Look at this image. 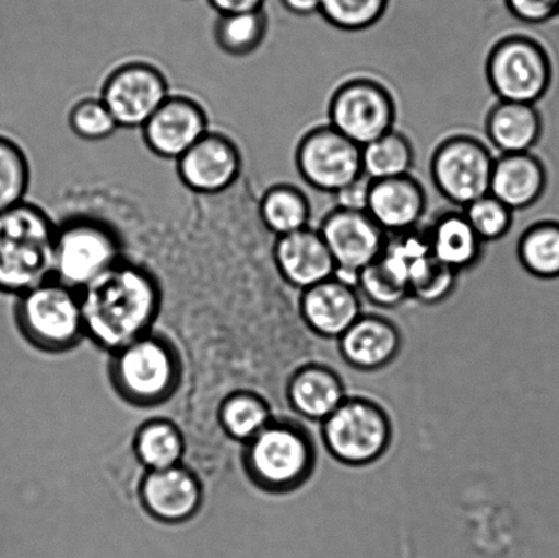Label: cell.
Masks as SVG:
<instances>
[{
  "label": "cell",
  "instance_id": "1",
  "mask_svg": "<svg viewBox=\"0 0 559 558\" xmlns=\"http://www.w3.org/2000/svg\"><path fill=\"white\" fill-rule=\"evenodd\" d=\"M80 297L86 341L108 355L155 331L164 304L155 273L126 257Z\"/></svg>",
  "mask_w": 559,
  "mask_h": 558
},
{
  "label": "cell",
  "instance_id": "2",
  "mask_svg": "<svg viewBox=\"0 0 559 558\" xmlns=\"http://www.w3.org/2000/svg\"><path fill=\"white\" fill-rule=\"evenodd\" d=\"M183 379L182 354L164 332L152 331L109 354V384L131 407L156 408L167 404L179 392Z\"/></svg>",
  "mask_w": 559,
  "mask_h": 558
},
{
  "label": "cell",
  "instance_id": "3",
  "mask_svg": "<svg viewBox=\"0 0 559 558\" xmlns=\"http://www.w3.org/2000/svg\"><path fill=\"white\" fill-rule=\"evenodd\" d=\"M240 464L254 488L267 495L293 494L314 473V440L295 419L275 415L259 435L245 442Z\"/></svg>",
  "mask_w": 559,
  "mask_h": 558
},
{
  "label": "cell",
  "instance_id": "4",
  "mask_svg": "<svg viewBox=\"0 0 559 558\" xmlns=\"http://www.w3.org/2000/svg\"><path fill=\"white\" fill-rule=\"evenodd\" d=\"M57 229L29 201L0 213V294L19 297L52 278Z\"/></svg>",
  "mask_w": 559,
  "mask_h": 558
},
{
  "label": "cell",
  "instance_id": "5",
  "mask_svg": "<svg viewBox=\"0 0 559 558\" xmlns=\"http://www.w3.org/2000/svg\"><path fill=\"white\" fill-rule=\"evenodd\" d=\"M14 322L37 352L60 355L86 341L80 292L49 278L15 297Z\"/></svg>",
  "mask_w": 559,
  "mask_h": 558
},
{
  "label": "cell",
  "instance_id": "6",
  "mask_svg": "<svg viewBox=\"0 0 559 558\" xmlns=\"http://www.w3.org/2000/svg\"><path fill=\"white\" fill-rule=\"evenodd\" d=\"M124 259L117 228L92 216H74L58 224L52 278L82 292Z\"/></svg>",
  "mask_w": 559,
  "mask_h": 558
},
{
  "label": "cell",
  "instance_id": "7",
  "mask_svg": "<svg viewBox=\"0 0 559 558\" xmlns=\"http://www.w3.org/2000/svg\"><path fill=\"white\" fill-rule=\"evenodd\" d=\"M321 425L323 446L345 466H369L380 461L392 444L391 417L369 397L348 396Z\"/></svg>",
  "mask_w": 559,
  "mask_h": 558
},
{
  "label": "cell",
  "instance_id": "8",
  "mask_svg": "<svg viewBox=\"0 0 559 558\" xmlns=\"http://www.w3.org/2000/svg\"><path fill=\"white\" fill-rule=\"evenodd\" d=\"M552 75L550 54L534 37H501L487 54L486 79L498 100L538 104L549 93Z\"/></svg>",
  "mask_w": 559,
  "mask_h": 558
},
{
  "label": "cell",
  "instance_id": "9",
  "mask_svg": "<svg viewBox=\"0 0 559 558\" xmlns=\"http://www.w3.org/2000/svg\"><path fill=\"white\" fill-rule=\"evenodd\" d=\"M396 98L376 76H347L329 97L328 123L361 147L396 129Z\"/></svg>",
  "mask_w": 559,
  "mask_h": 558
},
{
  "label": "cell",
  "instance_id": "10",
  "mask_svg": "<svg viewBox=\"0 0 559 558\" xmlns=\"http://www.w3.org/2000/svg\"><path fill=\"white\" fill-rule=\"evenodd\" d=\"M496 157L491 147L474 134L447 135L432 151V185L443 199L464 210L490 193Z\"/></svg>",
  "mask_w": 559,
  "mask_h": 558
},
{
  "label": "cell",
  "instance_id": "11",
  "mask_svg": "<svg viewBox=\"0 0 559 558\" xmlns=\"http://www.w3.org/2000/svg\"><path fill=\"white\" fill-rule=\"evenodd\" d=\"M295 166L311 189L333 195L364 175L361 146L329 123L317 124L300 136Z\"/></svg>",
  "mask_w": 559,
  "mask_h": 558
},
{
  "label": "cell",
  "instance_id": "12",
  "mask_svg": "<svg viewBox=\"0 0 559 558\" xmlns=\"http://www.w3.org/2000/svg\"><path fill=\"white\" fill-rule=\"evenodd\" d=\"M171 93L160 68L133 59L111 70L103 82L100 98L119 129L141 130Z\"/></svg>",
  "mask_w": 559,
  "mask_h": 558
},
{
  "label": "cell",
  "instance_id": "13",
  "mask_svg": "<svg viewBox=\"0 0 559 558\" xmlns=\"http://www.w3.org/2000/svg\"><path fill=\"white\" fill-rule=\"evenodd\" d=\"M318 231L336 264L333 277L355 288L360 272L382 256L389 237L369 213L337 206L323 216Z\"/></svg>",
  "mask_w": 559,
  "mask_h": 558
},
{
  "label": "cell",
  "instance_id": "14",
  "mask_svg": "<svg viewBox=\"0 0 559 558\" xmlns=\"http://www.w3.org/2000/svg\"><path fill=\"white\" fill-rule=\"evenodd\" d=\"M136 496L146 517L166 526H180L193 521L205 499L199 475L183 463L157 472H144Z\"/></svg>",
  "mask_w": 559,
  "mask_h": 558
},
{
  "label": "cell",
  "instance_id": "15",
  "mask_svg": "<svg viewBox=\"0 0 559 558\" xmlns=\"http://www.w3.org/2000/svg\"><path fill=\"white\" fill-rule=\"evenodd\" d=\"M175 163L185 188L202 195H216L231 189L243 171V156L237 142L213 130Z\"/></svg>",
  "mask_w": 559,
  "mask_h": 558
},
{
  "label": "cell",
  "instance_id": "16",
  "mask_svg": "<svg viewBox=\"0 0 559 558\" xmlns=\"http://www.w3.org/2000/svg\"><path fill=\"white\" fill-rule=\"evenodd\" d=\"M210 130V115L197 98L171 93L142 126L141 135L152 155L177 162Z\"/></svg>",
  "mask_w": 559,
  "mask_h": 558
},
{
  "label": "cell",
  "instance_id": "17",
  "mask_svg": "<svg viewBox=\"0 0 559 558\" xmlns=\"http://www.w3.org/2000/svg\"><path fill=\"white\" fill-rule=\"evenodd\" d=\"M272 261L283 283L299 292L332 278L336 271L325 240L311 226L275 238Z\"/></svg>",
  "mask_w": 559,
  "mask_h": 558
},
{
  "label": "cell",
  "instance_id": "18",
  "mask_svg": "<svg viewBox=\"0 0 559 558\" xmlns=\"http://www.w3.org/2000/svg\"><path fill=\"white\" fill-rule=\"evenodd\" d=\"M298 314L312 335L338 341L364 310L358 288L332 277L300 292Z\"/></svg>",
  "mask_w": 559,
  "mask_h": 558
},
{
  "label": "cell",
  "instance_id": "19",
  "mask_svg": "<svg viewBox=\"0 0 559 558\" xmlns=\"http://www.w3.org/2000/svg\"><path fill=\"white\" fill-rule=\"evenodd\" d=\"M288 406L301 418L323 423L345 402L347 388L331 366L311 360L298 366L284 385Z\"/></svg>",
  "mask_w": 559,
  "mask_h": 558
},
{
  "label": "cell",
  "instance_id": "20",
  "mask_svg": "<svg viewBox=\"0 0 559 558\" xmlns=\"http://www.w3.org/2000/svg\"><path fill=\"white\" fill-rule=\"evenodd\" d=\"M427 205L425 186L409 174L372 180L367 213L388 235L403 234L421 227Z\"/></svg>",
  "mask_w": 559,
  "mask_h": 558
},
{
  "label": "cell",
  "instance_id": "21",
  "mask_svg": "<svg viewBox=\"0 0 559 558\" xmlns=\"http://www.w3.org/2000/svg\"><path fill=\"white\" fill-rule=\"evenodd\" d=\"M337 342L345 364L360 371L385 368L397 358L403 346L396 324L377 314H361Z\"/></svg>",
  "mask_w": 559,
  "mask_h": 558
},
{
  "label": "cell",
  "instance_id": "22",
  "mask_svg": "<svg viewBox=\"0 0 559 558\" xmlns=\"http://www.w3.org/2000/svg\"><path fill=\"white\" fill-rule=\"evenodd\" d=\"M549 185L544 161L533 152L497 155L492 167L490 194L512 212L538 204Z\"/></svg>",
  "mask_w": 559,
  "mask_h": 558
},
{
  "label": "cell",
  "instance_id": "23",
  "mask_svg": "<svg viewBox=\"0 0 559 558\" xmlns=\"http://www.w3.org/2000/svg\"><path fill=\"white\" fill-rule=\"evenodd\" d=\"M485 129L498 155L527 153L544 135V118L536 104L498 100L487 112Z\"/></svg>",
  "mask_w": 559,
  "mask_h": 558
},
{
  "label": "cell",
  "instance_id": "24",
  "mask_svg": "<svg viewBox=\"0 0 559 558\" xmlns=\"http://www.w3.org/2000/svg\"><path fill=\"white\" fill-rule=\"evenodd\" d=\"M431 254L457 273L473 270L484 256L485 244L463 211H445L426 227Z\"/></svg>",
  "mask_w": 559,
  "mask_h": 558
},
{
  "label": "cell",
  "instance_id": "25",
  "mask_svg": "<svg viewBox=\"0 0 559 558\" xmlns=\"http://www.w3.org/2000/svg\"><path fill=\"white\" fill-rule=\"evenodd\" d=\"M133 451L144 472L171 468L183 463L186 437L173 420L150 419L136 429Z\"/></svg>",
  "mask_w": 559,
  "mask_h": 558
},
{
  "label": "cell",
  "instance_id": "26",
  "mask_svg": "<svg viewBox=\"0 0 559 558\" xmlns=\"http://www.w3.org/2000/svg\"><path fill=\"white\" fill-rule=\"evenodd\" d=\"M311 202L305 191L290 183L270 186L261 195L259 217L275 238L310 227Z\"/></svg>",
  "mask_w": 559,
  "mask_h": 558
},
{
  "label": "cell",
  "instance_id": "27",
  "mask_svg": "<svg viewBox=\"0 0 559 558\" xmlns=\"http://www.w3.org/2000/svg\"><path fill=\"white\" fill-rule=\"evenodd\" d=\"M273 417L271 403L253 391L228 393L217 408V423L223 434L242 446L259 435Z\"/></svg>",
  "mask_w": 559,
  "mask_h": 558
},
{
  "label": "cell",
  "instance_id": "28",
  "mask_svg": "<svg viewBox=\"0 0 559 558\" xmlns=\"http://www.w3.org/2000/svg\"><path fill=\"white\" fill-rule=\"evenodd\" d=\"M520 264L531 276L551 281L559 277V221L531 224L520 235L518 248Z\"/></svg>",
  "mask_w": 559,
  "mask_h": 558
},
{
  "label": "cell",
  "instance_id": "29",
  "mask_svg": "<svg viewBox=\"0 0 559 558\" xmlns=\"http://www.w3.org/2000/svg\"><path fill=\"white\" fill-rule=\"evenodd\" d=\"M414 164L413 142L397 129L361 147V167L371 180L404 177L413 171Z\"/></svg>",
  "mask_w": 559,
  "mask_h": 558
},
{
  "label": "cell",
  "instance_id": "30",
  "mask_svg": "<svg viewBox=\"0 0 559 558\" xmlns=\"http://www.w3.org/2000/svg\"><path fill=\"white\" fill-rule=\"evenodd\" d=\"M270 19L265 10L218 15L213 37L222 52L234 58L254 54L265 41Z\"/></svg>",
  "mask_w": 559,
  "mask_h": 558
},
{
  "label": "cell",
  "instance_id": "31",
  "mask_svg": "<svg viewBox=\"0 0 559 558\" xmlns=\"http://www.w3.org/2000/svg\"><path fill=\"white\" fill-rule=\"evenodd\" d=\"M31 174L24 147L10 136L0 134V213L26 201Z\"/></svg>",
  "mask_w": 559,
  "mask_h": 558
},
{
  "label": "cell",
  "instance_id": "32",
  "mask_svg": "<svg viewBox=\"0 0 559 558\" xmlns=\"http://www.w3.org/2000/svg\"><path fill=\"white\" fill-rule=\"evenodd\" d=\"M359 294L382 309H394L409 298L408 281L380 257L359 275Z\"/></svg>",
  "mask_w": 559,
  "mask_h": 558
},
{
  "label": "cell",
  "instance_id": "33",
  "mask_svg": "<svg viewBox=\"0 0 559 558\" xmlns=\"http://www.w3.org/2000/svg\"><path fill=\"white\" fill-rule=\"evenodd\" d=\"M459 275L456 271L437 261L435 256L427 257L409 272V298L429 306L440 304L456 289Z\"/></svg>",
  "mask_w": 559,
  "mask_h": 558
},
{
  "label": "cell",
  "instance_id": "34",
  "mask_svg": "<svg viewBox=\"0 0 559 558\" xmlns=\"http://www.w3.org/2000/svg\"><path fill=\"white\" fill-rule=\"evenodd\" d=\"M391 0H321L320 14L329 25L344 32H361L386 14Z\"/></svg>",
  "mask_w": 559,
  "mask_h": 558
},
{
  "label": "cell",
  "instance_id": "35",
  "mask_svg": "<svg viewBox=\"0 0 559 558\" xmlns=\"http://www.w3.org/2000/svg\"><path fill=\"white\" fill-rule=\"evenodd\" d=\"M68 120L71 133L86 142L108 140L119 130L100 96L81 98L70 108Z\"/></svg>",
  "mask_w": 559,
  "mask_h": 558
},
{
  "label": "cell",
  "instance_id": "36",
  "mask_svg": "<svg viewBox=\"0 0 559 558\" xmlns=\"http://www.w3.org/2000/svg\"><path fill=\"white\" fill-rule=\"evenodd\" d=\"M463 212L484 244L498 242L513 227L514 212L490 193L464 207Z\"/></svg>",
  "mask_w": 559,
  "mask_h": 558
},
{
  "label": "cell",
  "instance_id": "37",
  "mask_svg": "<svg viewBox=\"0 0 559 558\" xmlns=\"http://www.w3.org/2000/svg\"><path fill=\"white\" fill-rule=\"evenodd\" d=\"M514 19L528 25L547 24L559 15V0H506Z\"/></svg>",
  "mask_w": 559,
  "mask_h": 558
},
{
  "label": "cell",
  "instance_id": "38",
  "mask_svg": "<svg viewBox=\"0 0 559 558\" xmlns=\"http://www.w3.org/2000/svg\"><path fill=\"white\" fill-rule=\"evenodd\" d=\"M371 183L372 180L369 177L365 174L360 175L354 182L333 194L336 206L347 211L367 212Z\"/></svg>",
  "mask_w": 559,
  "mask_h": 558
},
{
  "label": "cell",
  "instance_id": "39",
  "mask_svg": "<svg viewBox=\"0 0 559 558\" xmlns=\"http://www.w3.org/2000/svg\"><path fill=\"white\" fill-rule=\"evenodd\" d=\"M218 15L264 10L266 0H207Z\"/></svg>",
  "mask_w": 559,
  "mask_h": 558
},
{
  "label": "cell",
  "instance_id": "40",
  "mask_svg": "<svg viewBox=\"0 0 559 558\" xmlns=\"http://www.w3.org/2000/svg\"><path fill=\"white\" fill-rule=\"evenodd\" d=\"M290 14L307 16L320 13L321 0H280Z\"/></svg>",
  "mask_w": 559,
  "mask_h": 558
}]
</instances>
